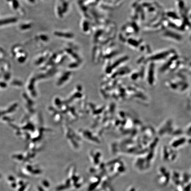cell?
<instances>
[{
  "label": "cell",
  "instance_id": "cell-1",
  "mask_svg": "<svg viewBox=\"0 0 191 191\" xmlns=\"http://www.w3.org/2000/svg\"><path fill=\"white\" fill-rule=\"evenodd\" d=\"M9 180H10V181H13V180H15V179L14 178V177H12V176H10V177H9Z\"/></svg>",
  "mask_w": 191,
  "mask_h": 191
},
{
  "label": "cell",
  "instance_id": "cell-2",
  "mask_svg": "<svg viewBox=\"0 0 191 191\" xmlns=\"http://www.w3.org/2000/svg\"><path fill=\"white\" fill-rule=\"evenodd\" d=\"M12 186L13 187H15L16 186V185L15 183H13V184H12Z\"/></svg>",
  "mask_w": 191,
  "mask_h": 191
},
{
  "label": "cell",
  "instance_id": "cell-3",
  "mask_svg": "<svg viewBox=\"0 0 191 191\" xmlns=\"http://www.w3.org/2000/svg\"><path fill=\"white\" fill-rule=\"evenodd\" d=\"M0 177H1V175H0Z\"/></svg>",
  "mask_w": 191,
  "mask_h": 191
}]
</instances>
